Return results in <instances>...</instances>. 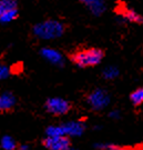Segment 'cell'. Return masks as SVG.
I'll return each mask as SVG.
<instances>
[{"label": "cell", "instance_id": "obj_3", "mask_svg": "<svg viewBox=\"0 0 143 150\" xmlns=\"http://www.w3.org/2000/svg\"><path fill=\"white\" fill-rule=\"evenodd\" d=\"M44 108L52 116H63L72 108V103L62 98H50L44 103Z\"/></svg>", "mask_w": 143, "mask_h": 150}, {"label": "cell", "instance_id": "obj_2", "mask_svg": "<svg viewBox=\"0 0 143 150\" xmlns=\"http://www.w3.org/2000/svg\"><path fill=\"white\" fill-rule=\"evenodd\" d=\"M66 27L63 23L56 20H47L33 27V35L42 39H53L63 35Z\"/></svg>", "mask_w": 143, "mask_h": 150}, {"label": "cell", "instance_id": "obj_17", "mask_svg": "<svg viewBox=\"0 0 143 150\" xmlns=\"http://www.w3.org/2000/svg\"><path fill=\"white\" fill-rule=\"evenodd\" d=\"M17 150H29V147L28 146H18Z\"/></svg>", "mask_w": 143, "mask_h": 150}, {"label": "cell", "instance_id": "obj_4", "mask_svg": "<svg viewBox=\"0 0 143 150\" xmlns=\"http://www.w3.org/2000/svg\"><path fill=\"white\" fill-rule=\"evenodd\" d=\"M42 144L49 150H69L71 147V140L67 136L47 137Z\"/></svg>", "mask_w": 143, "mask_h": 150}, {"label": "cell", "instance_id": "obj_1", "mask_svg": "<svg viewBox=\"0 0 143 150\" xmlns=\"http://www.w3.org/2000/svg\"><path fill=\"white\" fill-rule=\"evenodd\" d=\"M104 51L99 48H85L75 50L70 54V60L80 68L93 67L101 62Z\"/></svg>", "mask_w": 143, "mask_h": 150}, {"label": "cell", "instance_id": "obj_12", "mask_svg": "<svg viewBox=\"0 0 143 150\" xmlns=\"http://www.w3.org/2000/svg\"><path fill=\"white\" fill-rule=\"evenodd\" d=\"M130 100L132 101L134 106H140L143 101V89L142 88H138L135 90L131 92L130 95Z\"/></svg>", "mask_w": 143, "mask_h": 150}, {"label": "cell", "instance_id": "obj_18", "mask_svg": "<svg viewBox=\"0 0 143 150\" xmlns=\"http://www.w3.org/2000/svg\"><path fill=\"white\" fill-rule=\"evenodd\" d=\"M130 150H142V147H137V148H130Z\"/></svg>", "mask_w": 143, "mask_h": 150}, {"label": "cell", "instance_id": "obj_10", "mask_svg": "<svg viewBox=\"0 0 143 150\" xmlns=\"http://www.w3.org/2000/svg\"><path fill=\"white\" fill-rule=\"evenodd\" d=\"M18 9V4L13 0H1L0 1V17L11 10Z\"/></svg>", "mask_w": 143, "mask_h": 150}, {"label": "cell", "instance_id": "obj_16", "mask_svg": "<svg viewBox=\"0 0 143 150\" xmlns=\"http://www.w3.org/2000/svg\"><path fill=\"white\" fill-rule=\"evenodd\" d=\"M131 147H120V146H108V150H130Z\"/></svg>", "mask_w": 143, "mask_h": 150}, {"label": "cell", "instance_id": "obj_14", "mask_svg": "<svg viewBox=\"0 0 143 150\" xmlns=\"http://www.w3.org/2000/svg\"><path fill=\"white\" fill-rule=\"evenodd\" d=\"M17 18H18V9L11 10V11H9V12H7V13H5V15H2V16L0 17V21L8 23V22H10V21H13Z\"/></svg>", "mask_w": 143, "mask_h": 150}, {"label": "cell", "instance_id": "obj_7", "mask_svg": "<svg viewBox=\"0 0 143 150\" xmlns=\"http://www.w3.org/2000/svg\"><path fill=\"white\" fill-rule=\"evenodd\" d=\"M41 54L46 58L47 60L51 61L52 64H59L62 62V56L60 52H58L57 50L50 48H43L41 49Z\"/></svg>", "mask_w": 143, "mask_h": 150}, {"label": "cell", "instance_id": "obj_13", "mask_svg": "<svg viewBox=\"0 0 143 150\" xmlns=\"http://www.w3.org/2000/svg\"><path fill=\"white\" fill-rule=\"evenodd\" d=\"M1 147L5 150H17L18 145L15 140L9 136H6L1 140Z\"/></svg>", "mask_w": 143, "mask_h": 150}, {"label": "cell", "instance_id": "obj_8", "mask_svg": "<svg viewBox=\"0 0 143 150\" xmlns=\"http://www.w3.org/2000/svg\"><path fill=\"white\" fill-rule=\"evenodd\" d=\"M120 15L131 22H138V23L142 22V17L128 7H122V9L120 10Z\"/></svg>", "mask_w": 143, "mask_h": 150}, {"label": "cell", "instance_id": "obj_5", "mask_svg": "<svg viewBox=\"0 0 143 150\" xmlns=\"http://www.w3.org/2000/svg\"><path fill=\"white\" fill-rule=\"evenodd\" d=\"M109 100L110 98L108 96L106 91L101 90V89H95L88 96V103L90 105L92 109H95V110H100L102 108H104L109 103Z\"/></svg>", "mask_w": 143, "mask_h": 150}, {"label": "cell", "instance_id": "obj_6", "mask_svg": "<svg viewBox=\"0 0 143 150\" xmlns=\"http://www.w3.org/2000/svg\"><path fill=\"white\" fill-rule=\"evenodd\" d=\"M17 103L16 97L11 92H5L0 96V113L10 112Z\"/></svg>", "mask_w": 143, "mask_h": 150}, {"label": "cell", "instance_id": "obj_11", "mask_svg": "<svg viewBox=\"0 0 143 150\" xmlns=\"http://www.w3.org/2000/svg\"><path fill=\"white\" fill-rule=\"evenodd\" d=\"M87 7H89L91 11L94 15H100L102 11L104 10V4L101 1H82Z\"/></svg>", "mask_w": 143, "mask_h": 150}, {"label": "cell", "instance_id": "obj_15", "mask_svg": "<svg viewBox=\"0 0 143 150\" xmlns=\"http://www.w3.org/2000/svg\"><path fill=\"white\" fill-rule=\"evenodd\" d=\"M7 76H8V68L0 64V80L4 78H7Z\"/></svg>", "mask_w": 143, "mask_h": 150}, {"label": "cell", "instance_id": "obj_9", "mask_svg": "<svg viewBox=\"0 0 143 150\" xmlns=\"http://www.w3.org/2000/svg\"><path fill=\"white\" fill-rule=\"evenodd\" d=\"M62 131H63V134H80L82 132V130H83V127H82V125L81 123H78V122H69L67 123V125H63L62 127Z\"/></svg>", "mask_w": 143, "mask_h": 150}]
</instances>
